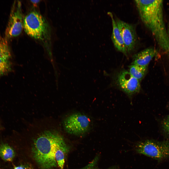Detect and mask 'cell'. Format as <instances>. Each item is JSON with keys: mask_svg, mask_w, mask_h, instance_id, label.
<instances>
[{"mask_svg": "<svg viewBox=\"0 0 169 169\" xmlns=\"http://www.w3.org/2000/svg\"><path fill=\"white\" fill-rule=\"evenodd\" d=\"M65 142L61 135L51 131L43 132L35 140L32 154L42 169H52L57 166L56 152L59 147Z\"/></svg>", "mask_w": 169, "mask_h": 169, "instance_id": "obj_1", "label": "cell"}, {"mask_svg": "<svg viewBox=\"0 0 169 169\" xmlns=\"http://www.w3.org/2000/svg\"><path fill=\"white\" fill-rule=\"evenodd\" d=\"M134 148L137 153L158 161L169 157V140L144 139L136 143Z\"/></svg>", "mask_w": 169, "mask_h": 169, "instance_id": "obj_2", "label": "cell"}, {"mask_svg": "<svg viewBox=\"0 0 169 169\" xmlns=\"http://www.w3.org/2000/svg\"><path fill=\"white\" fill-rule=\"evenodd\" d=\"M23 28L28 35L35 39L44 40L49 36L47 23L42 16L36 11L31 12L25 16Z\"/></svg>", "mask_w": 169, "mask_h": 169, "instance_id": "obj_3", "label": "cell"}, {"mask_svg": "<svg viewBox=\"0 0 169 169\" xmlns=\"http://www.w3.org/2000/svg\"><path fill=\"white\" fill-rule=\"evenodd\" d=\"M147 27L152 32L160 48L169 57V35L164 22L163 7L159 8Z\"/></svg>", "mask_w": 169, "mask_h": 169, "instance_id": "obj_4", "label": "cell"}, {"mask_svg": "<svg viewBox=\"0 0 169 169\" xmlns=\"http://www.w3.org/2000/svg\"><path fill=\"white\" fill-rule=\"evenodd\" d=\"M91 124L89 118L84 114L79 112L72 113L64 120L63 125L65 131L69 134L76 136L87 133Z\"/></svg>", "mask_w": 169, "mask_h": 169, "instance_id": "obj_5", "label": "cell"}, {"mask_svg": "<svg viewBox=\"0 0 169 169\" xmlns=\"http://www.w3.org/2000/svg\"><path fill=\"white\" fill-rule=\"evenodd\" d=\"M23 22L21 2L15 1L11 10L5 37L8 39L19 35L23 28Z\"/></svg>", "mask_w": 169, "mask_h": 169, "instance_id": "obj_6", "label": "cell"}, {"mask_svg": "<svg viewBox=\"0 0 169 169\" xmlns=\"http://www.w3.org/2000/svg\"><path fill=\"white\" fill-rule=\"evenodd\" d=\"M117 81L120 88L130 96L140 91L141 85L139 81L127 71L120 72L117 75Z\"/></svg>", "mask_w": 169, "mask_h": 169, "instance_id": "obj_7", "label": "cell"}, {"mask_svg": "<svg viewBox=\"0 0 169 169\" xmlns=\"http://www.w3.org/2000/svg\"><path fill=\"white\" fill-rule=\"evenodd\" d=\"M115 19L121 33L127 53H130L134 49L137 42L135 29L131 25L119 19Z\"/></svg>", "mask_w": 169, "mask_h": 169, "instance_id": "obj_8", "label": "cell"}, {"mask_svg": "<svg viewBox=\"0 0 169 169\" xmlns=\"http://www.w3.org/2000/svg\"><path fill=\"white\" fill-rule=\"evenodd\" d=\"M108 13L111 19L112 31L111 38L114 46L117 50L126 55L127 50L115 18L111 12Z\"/></svg>", "mask_w": 169, "mask_h": 169, "instance_id": "obj_9", "label": "cell"}, {"mask_svg": "<svg viewBox=\"0 0 169 169\" xmlns=\"http://www.w3.org/2000/svg\"><path fill=\"white\" fill-rule=\"evenodd\" d=\"M157 54V51L154 48L146 49L134 55L132 64L147 67L150 61Z\"/></svg>", "mask_w": 169, "mask_h": 169, "instance_id": "obj_10", "label": "cell"}, {"mask_svg": "<svg viewBox=\"0 0 169 169\" xmlns=\"http://www.w3.org/2000/svg\"><path fill=\"white\" fill-rule=\"evenodd\" d=\"M12 148L7 144L4 143L0 146V157L4 161H12L15 156Z\"/></svg>", "mask_w": 169, "mask_h": 169, "instance_id": "obj_11", "label": "cell"}, {"mask_svg": "<svg viewBox=\"0 0 169 169\" xmlns=\"http://www.w3.org/2000/svg\"><path fill=\"white\" fill-rule=\"evenodd\" d=\"M129 72L139 81L144 77L147 70V67L132 64L129 66Z\"/></svg>", "mask_w": 169, "mask_h": 169, "instance_id": "obj_12", "label": "cell"}, {"mask_svg": "<svg viewBox=\"0 0 169 169\" xmlns=\"http://www.w3.org/2000/svg\"><path fill=\"white\" fill-rule=\"evenodd\" d=\"M11 53L8 39L6 38L0 37V58H9Z\"/></svg>", "mask_w": 169, "mask_h": 169, "instance_id": "obj_13", "label": "cell"}, {"mask_svg": "<svg viewBox=\"0 0 169 169\" xmlns=\"http://www.w3.org/2000/svg\"><path fill=\"white\" fill-rule=\"evenodd\" d=\"M9 58H0V75L5 74L11 71V65Z\"/></svg>", "mask_w": 169, "mask_h": 169, "instance_id": "obj_14", "label": "cell"}, {"mask_svg": "<svg viewBox=\"0 0 169 169\" xmlns=\"http://www.w3.org/2000/svg\"><path fill=\"white\" fill-rule=\"evenodd\" d=\"M162 127L164 131L167 134H169V115L164 120Z\"/></svg>", "mask_w": 169, "mask_h": 169, "instance_id": "obj_15", "label": "cell"}, {"mask_svg": "<svg viewBox=\"0 0 169 169\" xmlns=\"http://www.w3.org/2000/svg\"><path fill=\"white\" fill-rule=\"evenodd\" d=\"M13 169H33L32 167L28 164H25L15 167Z\"/></svg>", "mask_w": 169, "mask_h": 169, "instance_id": "obj_16", "label": "cell"}, {"mask_svg": "<svg viewBox=\"0 0 169 169\" xmlns=\"http://www.w3.org/2000/svg\"><path fill=\"white\" fill-rule=\"evenodd\" d=\"M81 169H100L96 167V165L93 162H91Z\"/></svg>", "mask_w": 169, "mask_h": 169, "instance_id": "obj_17", "label": "cell"}, {"mask_svg": "<svg viewBox=\"0 0 169 169\" xmlns=\"http://www.w3.org/2000/svg\"><path fill=\"white\" fill-rule=\"evenodd\" d=\"M40 0H31V2L34 4H36L39 2Z\"/></svg>", "mask_w": 169, "mask_h": 169, "instance_id": "obj_18", "label": "cell"}, {"mask_svg": "<svg viewBox=\"0 0 169 169\" xmlns=\"http://www.w3.org/2000/svg\"><path fill=\"white\" fill-rule=\"evenodd\" d=\"M105 169H119L118 168L115 167H110L108 168Z\"/></svg>", "mask_w": 169, "mask_h": 169, "instance_id": "obj_19", "label": "cell"}, {"mask_svg": "<svg viewBox=\"0 0 169 169\" xmlns=\"http://www.w3.org/2000/svg\"><path fill=\"white\" fill-rule=\"evenodd\" d=\"M168 33L169 35V25L168 26Z\"/></svg>", "mask_w": 169, "mask_h": 169, "instance_id": "obj_20", "label": "cell"}]
</instances>
